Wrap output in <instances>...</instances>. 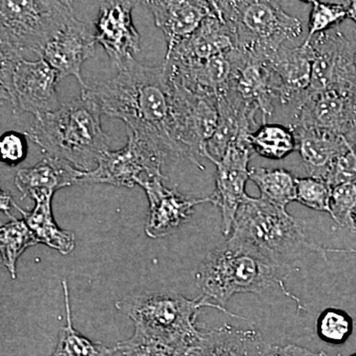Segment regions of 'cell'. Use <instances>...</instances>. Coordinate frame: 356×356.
<instances>
[{
    "mask_svg": "<svg viewBox=\"0 0 356 356\" xmlns=\"http://www.w3.org/2000/svg\"><path fill=\"white\" fill-rule=\"evenodd\" d=\"M250 143L254 153L273 161H280L297 151L294 131L281 124H262L250 134Z\"/></svg>",
    "mask_w": 356,
    "mask_h": 356,
    "instance_id": "83f0119b",
    "label": "cell"
},
{
    "mask_svg": "<svg viewBox=\"0 0 356 356\" xmlns=\"http://www.w3.org/2000/svg\"><path fill=\"white\" fill-rule=\"evenodd\" d=\"M270 346L257 330L224 325L202 332L187 356H266Z\"/></svg>",
    "mask_w": 356,
    "mask_h": 356,
    "instance_id": "7402d4cb",
    "label": "cell"
},
{
    "mask_svg": "<svg viewBox=\"0 0 356 356\" xmlns=\"http://www.w3.org/2000/svg\"><path fill=\"white\" fill-rule=\"evenodd\" d=\"M356 209V182H346L332 187L331 217L339 226L356 232L353 213Z\"/></svg>",
    "mask_w": 356,
    "mask_h": 356,
    "instance_id": "836d02e7",
    "label": "cell"
},
{
    "mask_svg": "<svg viewBox=\"0 0 356 356\" xmlns=\"http://www.w3.org/2000/svg\"><path fill=\"white\" fill-rule=\"evenodd\" d=\"M355 65H356V28L355 29Z\"/></svg>",
    "mask_w": 356,
    "mask_h": 356,
    "instance_id": "ab89813d",
    "label": "cell"
},
{
    "mask_svg": "<svg viewBox=\"0 0 356 356\" xmlns=\"http://www.w3.org/2000/svg\"><path fill=\"white\" fill-rule=\"evenodd\" d=\"M250 179L257 184L261 196L277 207L286 210L297 198V178L284 168H252Z\"/></svg>",
    "mask_w": 356,
    "mask_h": 356,
    "instance_id": "4316f807",
    "label": "cell"
},
{
    "mask_svg": "<svg viewBox=\"0 0 356 356\" xmlns=\"http://www.w3.org/2000/svg\"><path fill=\"white\" fill-rule=\"evenodd\" d=\"M74 9L70 1L2 0L0 2V58H42L44 49L65 29Z\"/></svg>",
    "mask_w": 356,
    "mask_h": 356,
    "instance_id": "8992f818",
    "label": "cell"
},
{
    "mask_svg": "<svg viewBox=\"0 0 356 356\" xmlns=\"http://www.w3.org/2000/svg\"><path fill=\"white\" fill-rule=\"evenodd\" d=\"M250 134H242L229 147L224 158L213 163L216 165L217 175L216 189L211 195L212 204L221 210L222 233L227 238L233 231L238 208L248 197L245 185L250 179L248 165L254 154L250 143Z\"/></svg>",
    "mask_w": 356,
    "mask_h": 356,
    "instance_id": "7c38bea8",
    "label": "cell"
},
{
    "mask_svg": "<svg viewBox=\"0 0 356 356\" xmlns=\"http://www.w3.org/2000/svg\"><path fill=\"white\" fill-rule=\"evenodd\" d=\"M266 356H327L324 351L314 353L308 348L295 344H288L286 346H270Z\"/></svg>",
    "mask_w": 356,
    "mask_h": 356,
    "instance_id": "d590c367",
    "label": "cell"
},
{
    "mask_svg": "<svg viewBox=\"0 0 356 356\" xmlns=\"http://www.w3.org/2000/svg\"><path fill=\"white\" fill-rule=\"evenodd\" d=\"M262 62L273 72L281 104L295 108L310 88L314 62L311 44L304 43L295 48L282 46Z\"/></svg>",
    "mask_w": 356,
    "mask_h": 356,
    "instance_id": "ac0fdd59",
    "label": "cell"
},
{
    "mask_svg": "<svg viewBox=\"0 0 356 356\" xmlns=\"http://www.w3.org/2000/svg\"><path fill=\"white\" fill-rule=\"evenodd\" d=\"M165 154L153 144L128 130V143L119 151H107L97 159V166L84 173L81 184H104L133 188L142 186L161 173Z\"/></svg>",
    "mask_w": 356,
    "mask_h": 356,
    "instance_id": "30bf717a",
    "label": "cell"
},
{
    "mask_svg": "<svg viewBox=\"0 0 356 356\" xmlns=\"http://www.w3.org/2000/svg\"><path fill=\"white\" fill-rule=\"evenodd\" d=\"M24 134L17 132H7L0 138V152L1 159L6 165H17L25 159L27 149Z\"/></svg>",
    "mask_w": 356,
    "mask_h": 356,
    "instance_id": "e575fe53",
    "label": "cell"
},
{
    "mask_svg": "<svg viewBox=\"0 0 356 356\" xmlns=\"http://www.w3.org/2000/svg\"><path fill=\"white\" fill-rule=\"evenodd\" d=\"M216 130L206 146V159L212 163L221 161L229 147L242 134L254 133L259 127L257 111L247 108L229 95L220 96Z\"/></svg>",
    "mask_w": 356,
    "mask_h": 356,
    "instance_id": "603a6c76",
    "label": "cell"
},
{
    "mask_svg": "<svg viewBox=\"0 0 356 356\" xmlns=\"http://www.w3.org/2000/svg\"><path fill=\"white\" fill-rule=\"evenodd\" d=\"M214 6L232 33L236 49L261 60L303 32L301 20L285 13L277 2L236 0L214 1Z\"/></svg>",
    "mask_w": 356,
    "mask_h": 356,
    "instance_id": "52a82bcc",
    "label": "cell"
},
{
    "mask_svg": "<svg viewBox=\"0 0 356 356\" xmlns=\"http://www.w3.org/2000/svg\"><path fill=\"white\" fill-rule=\"evenodd\" d=\"M213 6L214 10L200 27L170 54H166L165 62L177 65L200 64L236 49L232 33L217 13L214 1Z\"/></svg>",
    "mask_w": 356,
    "mask_h": 356,
    "instance_id": "ffe728a7",
    "label": "cell"
},
{
    "mask_svg": "<svg viewBox=\"0 0 356 356\" xmlns=\"http://www.w3.org/2000/svg\"><path fill=\"white\" fill-rule=\"evenodd\" d=\"M332 189L331 185L322 178H298L296 201L311 209L331 215Z\"/></svg>",
    "mask_w": 356,
    "mask_h": 356,
    "instance_id": "d6a6232c",
    "label": "cell"
},
{
    "mask_svg": "<svg viewBox=\"0 0 356 356\" xmlns=\"http://www.w3.org/2000/svg\"><path fill=\"white\" fill-rule=\"evenodd\" d=\"M102 112L81 95L57 111L36 119L26 139L38 145L47 156L64 159L83 172L108 147L111 139L103 131Z\"/></svg>",
    "mask_w": 356,
    "mask_h": 356,
    "instance_id": "277c9868",
    "label": "cell"
},
{
    "mask_svg": "<svg viewBox=\"0 0 356 356\" xmlns=\"http://www.w3.org/2000/svg\"><path fill=\"white\" fill-rule=\"evenodd\" d=\"M353 332V320L339 309L329 308L321 314L317 321V334L325 343L343 344Z\"/></svg>",
    "mask_w": 356,
    "mask_h": 356,
    "instance_id": "1f68e13d",
    "label": "cell"
},
{
    "mask_svg": "<svg viewBox=\"0 0 356 356\" xmlns=\"http://www.w3.org/2000/svg\"><path fill=\"white\" fill-rule=\"evenodd\" d=\"M170 76L173 140L180 158L188 159L200 170H205L199 158H206V146L216 130L217 99L195 92L175 81L170 74Z\"/></svg>",
    "mask_w": 356,
    "mask_h": 356,
    "instance_id": "9c48e42d",
    "label": "cell"
},
{
    "mask_svg": "<svg viewBox=\"0 0 356 356\" xmlns=\"http://www.w3.org/2000/svg\"><path fill=\"white\" fill-rule=\"evenodd\" d=\"M292 128L316 129L356 142V95L336 90L306 95L293 108Z\"/></svg>",
    "mask_w": 356,
    "mask_h": 356,
    "instance_id": "4fadbf2b",
    "label": "cell"
},
{
    "mask_svg": "<svg viewBox=\"0 0 356 356\" xmlns=\"http://www.w3.org/2000/svg\"><path fill=\"white\" fill-rule=\"evenodd\" d=\"M137 3L126 0L100 2L95 38L117 69L140 51V34L132 19L133 8Z\"/></svg>",
    "mask_w": 356,
    "mask_h": 356,
    "instance_id": "9a60e30c",
    "label": "cell"
},
{
    "mask_svg": "<svg viewBox=\"0 0 356 356\" xmlns=\"http://www.w3.org/2000/svg\"><path fill=\"white\" fill-rule=\"evenodd\" d=\"M84 173L69 161L46 156L36 165L16 173L15 185L22 198L29 197L35 202L53 200L58 189L81 184Z\"/></svg>",
    "mask_w": 356,
    "mask_h": 356,
    "instance_id": "44dd1931",
    "label": "cell"
},
{
    "mask_svg": "<svg viewBox=\"0 0 356 356\" xmlns=\"http://www.w3.org/2000/svg\"><path fill=\"white\" fill-rule=\"evenodd\" d=\"M142 3L146 4L154 15L156 27L165 34L166 54L189 38L214 10L213 1L154 0Z\"/></svg>",
    "mask_w": 356,
    "mask_h": 356,
    "instance_id": "d6986e66",
    "label": "cell"
},
{
    "mask_svg": "<svg viewBox=\"0 0 356 356\" xmlns=\"http://www.w3.org/2000/svg\"><path fill=\"white\" fill-rule=\"evenodd\" d=\"M233 74L225 95L243 106L261 114L262 124L275 111L280 102V92L273 72L262 60L247 51L234 49Z\"/></svg>",
    "mask_w": 356,
    "mask_h": 356,
    "instance_id": "5bb4252c",
    "label": "cell"
},
{
    "mask_svg": "<svg viewBox=\"0 0 356 356\" xmlns=\"http://www.w3.org/2000/svg\"><path fill=\"white\" fill-rule=\"evenodd\" d=\"M288 271L247 248L227 242L206 255L196 270L195 282L203 296L222 308L238 293L266 296L280 290L297 304L299 311L304 310L301 300L285 286Z\"/></svg>",
    "mask_w": 356,
    "mask_h": 356,
    "instance_id": "3957f363",
    "label": "cell"
},
{
    "mask_svg": "<svg viewBox=\"0 0 356 356\" xmlns=\"http://www.w3.org/2000/svg\"><path fill=\"white\" fill-rule=\"evenodd\" d=\"M96 44L91 24L72 16L65 29L46 47L42 58L58 72L60 81L74 76L83 90L88 84L81 76V67L95 56Z\"/></svg>",
    "mask_w": 356,
    "mask_h": 356,
    "instance_id": "e0dca14e",
    "label": "cell"
},
{
    "mask_svg": "<svg viewBox=\"0 0 356 356\" xmlns=\"http://www.w3.org/2000/svg\"><path fill=\"white\" fill-rule=\"evenodd\" d=\"M119 356H187L191 348L165 343L134 332L127 341L116 344Z\"/></svg>",
    "mask_w": 356,
    "mask_h": 356,
    "instance_id": "4dcf8cb0",
    "label": "cell"
},
{
    "mask_svg": "<svg viewBox=\"0 0 356 356\" xmlns=\"http://www.w3.org/2000/svg\"><path fill=\"white\" fill-rule=\"evenodd\" d=\"M346 9L348 19L353 20L356 25V1H346Z\"/></svg>",
    "mask_w": 356,
    "mask_h": 356,
    "instance_id": "74e56055",
    "label": "cell"
},
{
    "mask_svg": "<svg viewBox=\"0 0 356 356\" xmlns=\"http://www.w3.org/2000/svg\"><path fill=\"white\" fill-rule=\"evenodd\" d=\"M227 242L247 248L281 268L291 270L302 257L331 250L309 241L305 224L261 197H248L238 208Z\"/></svg>",
    "mask_w": 356,
    "mask_h": 356,
    "instance_id": "7a4b0ae2",
    "label": "cell"
},
{
    "mask_svg": "<svg viewBox=\"0 0 356 356\" xmlns=\"http://www.w3.org/2000/svg\"><path fill=\"white\" fill-rule=\"evenodd\" d=\"M292 129L296 136L297 151L309 177L325 179L334 161L350 147L344 138L334 133L316 129Z\"/></svg>",
    "mask_w": 356,
    "mask_h": 356,
    "instance_id": "cb8c5ba5",
    "label": "cell"
},
{
    "mask_svg": "<svg viewBox=\"0 0 356 356\" xmlns=\"http://www.w3.org/2000/svg\"><path fill=\"white\" fill-rule=\"evenodd\" d=\"M64 290L65 325L58 332L55 351L51 356H119L116 346L107 348L98 341H92L76 331L72 325L70 291L67 281L62 282Z\"/></svg>",
    "mask_w": 356,
    "mask_h": 356,
    "instance_id": "484cf974",
    "label": "cell"
},
{
    "mask_svg": "<svg viewBox=\"0 0 356 356\" xmlns=\"http://www.w3.org/2000/svg\"><path fill=\"white\" fill-rule=\"evenodd\" d=\"M0 206H1V210L4 213H9L11 207L13 206V200L11 196L6 192H1V201H0Z\"/></svg>",
    "mask_w": 356,
    "mask_h": 356,
    "instance_id": "8d00e7d4",
    "label": "cell"
},
{
    "mask_svg": "<svg viewBox=\"0 0 356 356\" xmlns=\"http://www.w3.org/2000/svg\"><path fill=\"white\" fill-rule=\"evenodd\" d=\"M0 64L1 98L10 102L14 113L28 112L38 119L60 108L57 93L60 77L43 58H0Z\"/></svg>",
    "mask_w": 356,
    "mask_h": 356,
    "instance_id": "ba28073f",
    "label": "cell"
},
{
    "mask_svg": "<svg viewBox=\"0 0 356 356\" xmlns=\"http://www.w3.org/2000/svg\"><path fill=\"white\" fill-rule=\"evenodd\" d=\"M166 177H154L142 185L149 200L146 234L149 238H163L179 229L191 219L196 206L203 203H213L212 196L205 198L185 197L175 189H170L163 184Z\"/></svg>",
    "mask_w": 356,
    "mask_h": 356,
    "instance_id": "2e32d148",
    "label": "cell"
},
{
    "mask_svg": "<svg viewBox=\"0 0 356 356\" xmlns=\"http://www.w3.org/2000/svg\"><path fill=\"white\" fill-rule=\"evenodd\" d=\"M337 356H343L341 355H337ZM350 356H356V353H353V355H351Z\"/></svg>",
    "mask_w": 356,
    "mask_h": 356,
    "instance_id": "60d3db41",
    "label": "cell"
},
{
    "mask_svg": "<svg viewBox=\"0 0 356 356\" xmlns=\"http://www.w3.org/2000/svg\"><path fill=\"white\" fill-rule=\"evenodd\" d=\"M353 222H355V231H356V209L353 213Z\"/></svg>",
    "mask_w": 356,
    "mask_h": 356,
    "instance_id": "f35d334b",
    "label": "cell"
},
{
    "mask_svg": "<svg viewBox=\"0 0 356 356\" xmlns=\"http://www.w3.org/2000/svg\"><path fill=\"white\" fill-rule=\"evenodd\" d=\"M312 6L310 18H309L308 36L304 43H310L312 39L321 33L330 31L348 19L346 1L327 2L308 1Z\"/></svg>",
    "mask_w": 356,
    "mask_h": 356,
    "instance_id": "f546056e",
    "label": "cell"
},
{
    "mask_svg": "<svg viewBox=\"0 0 356 356\" xmlns=\"http://www.w3.org/2000/svg\"><path fill=\"white\" fill-rule=\"evenodd\" d=\"M314 51L310 88L306 95L336 90L356 95L355 39L339 29L312 39Z\"/></svg>",
    "mask_w": 356,
    "mask_h": 356,
    "instance_id": "8fae6325",
    "label": "cell"
},
{
    "mask_svg": "<svg viewBox=\"0 0 356 356\" xmlns=\"http://www.w3.org/2000/svg\"><path fill=\"white\" fill-rule=\"evenodd\" d=\"M115 307L133 321L135 332L187 348H191L202 334L196 327L200 309L208 307L233 318H245L233 315L203 295L187 299L170 291L134 293L117 301Z\"/></svg>",
    "mask_w": 356,
    "mask_h": 356,
    "instance_id": "5b68a950",
    "label": "cell"
},
{
    "mask_svg": "<svg viewBox=\"0 0 356 356\" xmlns=\"http://www.w3.org/2000/svg\"><path fill=\"white\" fill-rule=\"evenodd\" d=\"M6 215L10 218V221L0 228L1 259L11 277L15 280L18 259L28 248L38 245L39 242L24 220L16 219L10 213Z\"/></svg>",
    "mask_w": 356,
    "mask_h": 356,
    "instance_id": "f1b7e54d",
    "label": "cell"
},
{
    "mask_svg": "<svg viewBox=\"0 0 356 356\" xmlns=\"http://www.w3.org/2000/svg\"><path fill=\"white\" fill-rule=\"evenodd\" d=\"M81 96L95 103L102 114L125 122L128 130L165 156L180 158L172 137V81L165 65L146 67L129 58L116 76L88 86Z\"/></svg>",
    "mask_w": 356,
    "mask_h": 356,
    "instance_id": "6da1fadb",
    "label": "cell"
},
{
    "mask_svg": "<svg viewBox=\"0 0 356 356\" xmlns=\"http://www.w3.org/2000/svg\"><path fill=\"white\" fill-rule=\"evenodd\" d=\"M21 214L23 220L33 232L39 243H44L51 248L58 250L60 254L67 255L76 247V238L74 233L65 231L58 226L51 211V200H43L35 202L33 210L21 209L17 204L13 202Z\"/></svg>",
    "mask_w": 356,
    "mask_h": 356,
    "instance_id": "d4e9b609",
    "label": "cell"
}]
</instances>
